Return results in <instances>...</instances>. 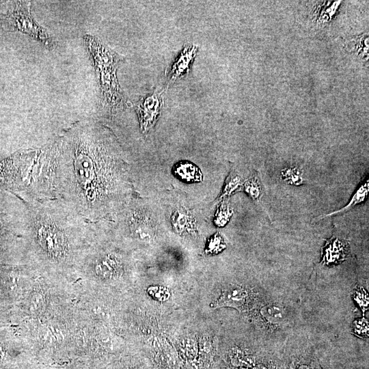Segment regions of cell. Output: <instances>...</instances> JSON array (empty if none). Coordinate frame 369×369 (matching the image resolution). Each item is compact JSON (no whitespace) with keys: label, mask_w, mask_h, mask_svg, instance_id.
Segmentation results:
<instances>
[{"label":"cell","mask_w":369,"mask_h":369,"mask_svg":"<svg viewBox=\"0 0 369 369\" xmlns=\"http://www.w3.org/2000/svg\"><path fill=\"white\" fill-rule=\"evenodd\" d=\"M170 219L173 228L180 234L196 232L195 217L186 208L180 206L174 209Z\"/></svg>","instance_id":"cell-10"},{"label":"cell","mask_w":369,"mask_h":369,"mask_svg":"<svg viewBox=\"0 0 369 369\" xmlns=\"http://www.w3.org/2000/svg\"><path fill=\"white\" fill-rule=\"evenodd\" d=\"M232 210L228 204L223 203L217 210L214 223L217 226H224L230 220Z\"/></svg>","instance_id":"cell-18"},{"label":"cell","mask_w":369,"mask_h":369,"mask_svg":"<svg viewBox=\"0 0 369 369\" xmlns=\"http://www.w3.org/2000/svg\"><path fill=\"white\" fill-rule=\"evenodd\" d=\"M369 191V182L368 180H366L355 191L354 195L352 196L351 201L343 208L338 210L336 211L332 212L327 215H324V217L320 219L326 217H330L336 214L343 213L347 212L355 207L357 204H359L363 202L366 198Z\"/></svg>","instance_id":"cell-13"},{"label":"cell","mask_w":369,"mask_h":369,"mask_svg":"<svg viewBox=\"0 0 369 369\" xmlns=\"http://www.w3.org/2000/svg\"><path fill=\"white\" fill-rule=\"evenodd\" d=\"M6 321V316L4 312L0 310V326L3 325Z\"/></svg>","instance_id":"cell-24"},{"label":"cell","mask_w":369,"mask_h":369,"mask_svg":"<svg viewBox=\"0 0 369 369\" xmlns=\"http://www.w3.org/2000/svg\"><path fill=\"white\" fill-rule=\"evenodd\" d=\"M284 180L290 184L299 185L303 182L301 169L297 167H289L282 170Z\"/></svg>","instance_id":"cell-17"},{"label":"cell","mask_w":369,"mask_h":369,"mask_svg":"<svg viewBox=\"0 0 369 369\" xmlns=\"http://www.w3.org/2000/svg\"><path fill=\"white\" fill-rule=\"evenodd\" d=\"M54 197L91 223L114 220L131 194L129 166L114 134L94 121L74 124L51 141Z\"/></svg>","instance_id":"cell-1"},{"label":"cell","mask_w":369,"mask_h":369,"mask_svg":"<svg viewBox=\"0 0 369 369\" xmlns=\"http://www.w3.org/2000/svg\"><path fill=\"white\" fill-rule=\"evenodd\" d=\"M245 191L254 200H258L262 194V187L258 176L254 174L244 184Z\"/></svg>","instance_id":"cell-16"},{"label":"cell","mask_w":369,"mask_h":369,"mask_svg":"<svg viewBox=\"0 0 369 369\" xmlns=\"http://www.w3.org/2000/svg\"><path fill=\"white\" fill-rule=\"evenodd\" d=\"M225 247V244L219 234H215L208 245V251L211 253H218Z\"/></svg>","instance_id":"cell-22"},{"label":"cell","mask_w":369,"mask_h":369,"mask_svg":"<svg viewBox=\"0 0 369 369\" xmlns=\"http://www.w3.org/2000/svg\"><path fill=\"white\" fill-rule=\"evenodd\" d=\"M18 200L22 204V235L36 259L63 269L81 262L86 243L94 234V223L56 197Z\"/></svg>","instance_id":"cell-2"},{"label":"cell","mask_w":369,"mask_h":369,"mask_svg":"<svg viewBox=\"0 0 369 369\" xmlns=\"http://www.w3.org/2000/svg\"><path fill=\"white\" fill-rule=\"evenodd\" d=\"M346 254V244L337 238H332L326 243L322 260L327 264L338 263L345 259Z\"/></svg>","instance_id":"cell-11"},{"label":"cell","mask_w":369,"mask_h":369,"mask_svg":"<svg viewBox=\"0 0 369 369\" xmlns=\"http://www.w3.org/2000/svg\"><path fill=\"white\" fill-rule=\"evenodd\" d=\"M163 92L154 91L146 96L142 97L135 104L140 131L147 135L156 123L164 105Z\"/></svg>","instance_id":"cell-6"},{"label":"cell","mask_w":369,"mask_h":369,"mask_svg":"<svg viewBox=\"0 0 369 369\" xmlns=\"http://www.w3.org/2000/svg\"><path fill=\"white\" fill-rule=\"evenodd\" d=\"M241 184L240 177L234 174L232 172H230L226 179L222 192L220 194L219 199L222 200L231 195L239 189Z\"/></svg>","instance_id":"cell-15"},{"label":"cell","mask_w":369,"mask_h":369,"mask_svg":"<svg viewBox=\"0 0 369 369\" xmlns=\"http://www.w3.org/2000/svg\"><path fill=\"white\" fill-rule=\"evenodd\" d=\"M354 333L362 338L368 337V322L364 318H359L354 321L353 325Z\"/></svg>","instance_id":"cell-20"},{"label":"cell","mask_w":369,"mask_h":369,"mask_svg":"<svg viewBox=\"0 0 369 369\" xmlns=\"http://www.w3.org/2000/svg\"><path fill=\"white\" fill-rule=\"evenodd\" d=\"M262 317L269 323L278 324L284 319V312L275 305H266L260 310Z\"/></svg>","instance_id":"cell-14"},{"label":"cell","mask_w":369,"mask_h":369,"mask_svg":"<svg viewBox=\"0 0 369 369\" xmlns=\"http://www.w3.org/2000/svg\"><path fill=\"white\" fill-rule=\"evenodd\" d=\"M39 150L17 152L0 161V190L17 198L29 197L38 178Z\"/></svg>","instance_id":"cell-4"},{"label":"cell","mask_w":369,"mask_h":369,"mask_svg":"<svg viewBox=\"0 0 369 369\" xmlns=\"http://www.w3.org/2000/svg\"><path fill=\"white\" fill-rule=\"evenodd\" d=\"M84 41L93 60L104 103L111 113L125 109L128 102L116 77L119 62L123 59L92 36L85 35Z\"/></svg>","instance_id":"cell-3"},{"label":"cell","mask_w":369,"mask_h":369,"mask_svg":"<svg viewBox=\"0 0 369 369\" xmlns=\"http://www.w3.org/2000/svg\"><path fill=\"white\" fill-rule=\"evenodd\" d=\"M13 357V353L7 342L0 336V369H6Z\"/></svg>","instance_id":"cell-19"},{"label":"cell","mask_w":369,"mask_h":369,"mask_svg":"<svg viewBox=\"0 0 369 369\" xmlns=\"http://www.w3.org/2000/svg\"><path fill=\"white\" fill-rule=\"evenodd\" d=\"M16 5L14 10L7 17L13 28L29 34L48 48L53 49L56 42L49 36L46 29L40 26L32 18L29 10L30 3L20 1Z\"/></svg>","instance_id":"cell-5"},{"label":"cell","mask_w":369,"mask_h":369,"mask_svg":"<svg viewBox=\"0 0 369 369\" xmlns=\"http://www.w3.org/2000/svg\"><path fill=\"white\" fill-rule=\"evenodd\" d=\"M247 297V290L238 286H230L222 290L213 308L232 307L237 310L244 305Z\"/></svg>","instance_id":"cell-9"},{"label":"cell","mask_w":369,"mask_h":369,"mask_svg":"<svg viewBox=\"0 0 369 369\" xmlns=\"http://www.w3.org/2000/svg\"><path fill=\"white\" fill-rule=\"evenodd\" d=\"M198 47L189 44L181 51L180 55L174 62L170 69L166 72L169 83L175 82L189 74L191 66L197 55Z\"/></svg>","instance_id":"cell-8"},{"label":"cell","mask_w":369,"mask_h":369,"mask_svg":"<svg viewBox=\"0 0 369 369\" xmlns=\"http://www.w3.org/2000/svg\"><path fill=\"white\" fill-rule=\"evenodd\" d=\"M117 369H140V368L131 364H126V365L122 364L120 367H118Z\"/></svg>","instance_id":"cell-23"},{"label":"cell","mask_w":369,"mask_h":369,"mask_svg":"<svg viewBox=\"0 0 369 369\" xmlns=\"http://www.w3.org/2000/svg\"><path fill=\"white\" fill-rule=\"evenodd\" d=\"M354 299L357 303L361 308L363 312L368 308V296L364 288H360L355 291Z\"/></svg>","instance_id":"cell-21"},{"label":"cell","mask_w":369,"mask_h":369,"mask_svg":"<svg viewBox=\"0 0 369 369\" xmlns=\"http://www.w3.org/2000/svg\"><path fill=\"white\" fill-rule=\"evenodd\" d=\"M173 172L175 176L184 182H200L202 178L200 169L189 161L178 162L174 166Z\"/></svg>","instance_id":"cell-12"},{"label":"cell","mask_w":369,"mask_h":369,"mask_svg":"<svg viewBox=\"0 0 369 369\" xmlns=\"http://www.w3.org/2000/svg\"><path fill=\"white\" fill-rule=\"evenodd\" d=\"M22 235L20 215L0 213V256L8 252L16 239Z\"/></svg>","instance_id":"cell-7"}]
</instances>
